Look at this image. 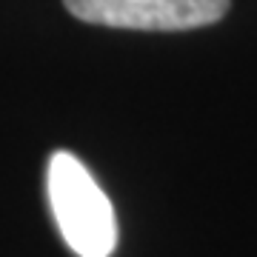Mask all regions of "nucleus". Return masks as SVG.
<instances>
[{"label": "nucleus", "mask_w": 257, "mask_h": 257, "mask_svg": "<svg viewBox=\"0 0 257 257\" xmlns=\"http://www.w3.org/2000/svg\"><path fill=\"white\" fill-rule=\"evenodd\" d=\"M46 189L66 246L77 257H109L117 246L114 209L89 169L69 152H55L49 160Z\"/></svg>", "instance_id": "f257e3e1"}, {"label": "nucleus", "mask_w": 257, "mask_h": 257, "mask_svg": "<svg viewBox=\"0 0 257 257\" xmlns=\"http://www.w3.org/2000/svg\"><path fill=\"white\" fill-rule=\"evenodd\" d=\"M231 0H63L83 23L140 32H183L211 26L229 12Z\"/></svg>", "instance_id": "f03ea898"}]
</instances>
